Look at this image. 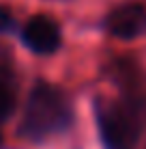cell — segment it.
Segmentation results:
<instances>
[{"instance_id": "cell-1", "label": "cell", "mask_w": 146, "mask_h": 149, "mask_svg": "<svg viewBox=\"0 0 146 149\" xmlns=\"http://www.w3.org/2000/svg\"><path fill=\"white\" fill-rule=\"evenodd\" d=\"M71 119L73 110L67 95L52 84L39 82L28 95L19 132L24 138L39 143L47 136L67 130Z\"/></svg>"}, {"instance_id": "cell-2", "label": "cell", "mask_w": 146, "mask_h": 149, "mask_svg": "<svg viewBox=\"0 0 146 149\" xmlns=\"http://www.w3.org/2000/svg\"><path fill=\"white\" fill-rule=\"evenodd\" d=\"M97 125L108 149H131L140 132V106L131 102H97Z\"/></svg>"}, {"instance_id": "cell-3", "label": "cell", "mask_w": 146, "mask_h": 149, "mask_svg": "<svg viewBox=\"0 0 146 149\" xmlns=\"http://www.w3.org/2000/svg\"><path fill=\"white\" fill-rule=\"evenodd\" d=\"M22 41L26 48H30L37 54H52L60 48V28L54 19L45 17V15H37L24 26L22 30Z\"/></svg>"}, {"instance_id": "cell-4", "label": "cell", "mask_w": 146, "mask_h": 149, "mask_svg": "<svg viewBox=\"0 0 146 149\" xmlns=\"http://www.w3.org/2000/svg\"><path fill=\"white\" fill-rule=\"evenodd\" d=\"M105 28L112 37L118 39H133L146 33V7L131 2L114 9L105 19Z\"/></svg>"}, {"instance_id": "cell-5", "label": "cell", "mask_w": 146, "mask_h": 149, "mask_svg": "<svg viewBox=\"0 0 146 149\" xmlns=\"http://www.w3.org/2000/svg\"><path fill=\"white\" fill-rule=\"evenodd\" d=\"M11 84H13V80H11L9 65L0 61V123L11 117L13 106H15V95H13Z\"/></svg>"}, {"instance_id": "cell-6", "label": "cell", "mask_w": 146, "mask_h": 149, "mask_svg": "<svg viewBox=\"0 0 146 149\" xmlns=\"http://www.w3.org/2000/svg\"><path fill=\"white\" fill-rule=\"evenodd\" d=\"M15 28V19L13 13L9 11L7 7H0V33H9V30Z\"/></svg>"}]
</instances>
